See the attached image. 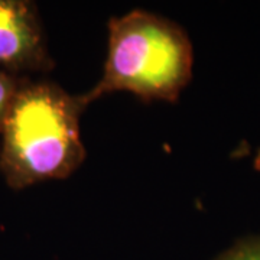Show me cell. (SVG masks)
<instances>
[{"label":"cell","instance_id":"cell-4","mask_svg":"<svg viewBox=\"0 0 260 260\" xmlns=\"http://www.w3.org/2000/svg\"><path fill=\"white\" fill-rule=\"evenodd\" d=\"M214 260H260V236L243 239Z\"/></svg>","mask_w":260,"mask_h":260},{"label":"cell","instance_id":"cell-1","mask_svg":"<svg viewBox=\"0 0 260 260\" xmlns=\"http://www.w3.org/2000/svg\"><path fill=\"white\" fill-rule=\"evenodd\" d=\"M85 107L54 81L22 78L0 133V172L12 189L65 179L80 168Z\"/></svg>","mask_w":260,"mask_h":260},{"label":"cell","instance_id":"cell-2","mask_svg":"<svg viewBox=\"0 0 260 260\" xmlns=\"http://www.w3.org/2000/svg\"><path fill=\"white\" fill-rule=\"evenodd\" d=\"M194 51L186 32L169 19L132 10L109 22V49L103 77L85 106L106 94L127 91L143 102L175 103L192 78Z\"/></svg>","mask_w":260,"mask_h":260},{"label":"cell","instance_id":"cell-5","mask_svg":"<svg viewBox=\"0 0 260 260\" xmlns=\"http://www.w3.org/2000/svg\"><path fill=\"white\" fill-rule=\"evenodd\" d=\"M22 78L23 77H16L0 68V133Z\"/></svg>","mask_w":260,"mask_h":260},{"label":"cell","instance_id":"cell-3","mask_svg":"<svg viewBox=\"0 0 260 260\" xmlns=\"http://www.w3.org/2000/svg\"><path fill=\"white\" fill-rule=\"evenodd\" d=\"M38 6L30 0H0V68L16 77L54 68Z\"/></svg>","mask_w":260,"mask_h":260}]
</instances>
